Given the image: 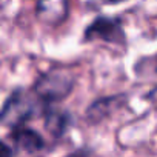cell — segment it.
Instances as JSON below:
<instances>
[{
  "label": "cell",
  "mask_w": 157,
  "mask_h": 157,
  "mask_svg": "<svg viewBox=\"0 0 157 157\" xmlns=\"http://www.w3.org/2000/svg\"><path fill=\"white\" fill-rule=\"evenodd\" d=\"M74 85V72L65 68H52L36 78L33 85V94L42 102H59L72 93Z\"/></svg>",
  "instance_id": "obj_1"
},
{
  "label": "cell",
  "mask_w": 157,
  "mask_h": 157,
  "mask_svg": "<svg viewBox=\"0 0 157 157\" xmlns=\"http://www.w3.org/2000/svg\"><path fill=\"white\" fill-rule=\"evenodd\" d=\"M37 99L39 97H34L20 88L14 90L3 103L2 116H0L2 123L13 129L23 126L25 122H28L37 114L39 109Z\"/></svg>",
  "instance_id": "obj_2"
},
{
  "label": "cell",
  "mask_w": 157,
  "mask_h": 157,
  "mask_svg": "<svg viewBox=\"0 0 157 157\" xmlns=\"http://www.w3.org/2000/svg\"><path fill=\"white\" fill-rule=\"evenodd\" d=\"M83 37L86 42L100 39L103 42L114 43V45H125V42H126L125 31H123L120 22L117 19L103 17V16L94 19L88 25V28L83 33Z\"/></svg>",
  "instance_id": "obj_3"
},
{
  "label": "cell",
  "mask_w": 157,
  "mask_h": 157,
  "mask_svg": "<svg viewBox=\"0 0 157 157\" xmlns=\"http://www.w3.org/2000/svg\"><path fill=\"white\" fill-rule=\"evenodd\" d=\"M126 103V96L125 94H117V96H109V97H100L94 100L85 113V119L91 123L96 125L106 117H109L114 111L122 108Z\"/></svg>",
  "instance_id": "obj_4"
},
{
  "label": "cell",
  "mask_w": 157,
  "mask_h": 157,
  "mask_svg": "<svg viewBox=\"0 0 157 157\" xmlns=\"http://www.w3.org/2000/svg\"><path fill=\"white\" fill-rule=\"evenodd\" d=\"M68 0H37L36 16L45 25H59L68 16Z\"/></svg>",
  "instance_id": "obj_5"
},
{
  "label": "cell",
  "mask_w": 157,
  "mask_h": 157,
  "mask_svg": "<svg viewBox=\"0 0 157 157\" xmlns=\"http://www.w3.org/2000/svg\"><path fill=\"white\" fill-rule=\"evenodd\" d=\"M11 139L14 140L16 146L25 152H37L40 149H43L45 146V140L43 137L33 128H26V126H19L14 128L11 131Z\"/></svg>",
  "instance_id": "obj_6"
},
{
  "label": "cell",
  "mask_w": 157,
  "mask_h": 157,
  "mask_svg": "<svg viewBox=\"0 0 157 157\" xmlns=\"http://www.w3.org/2000/svg\"><path fill=\"white\" fill-rule=\"evenodd\" d=\"M43 119H45L46 131L49 134H52L54 137L63 136L66 128H68V125H69V114L62 111V109L48 108V109H45Z\"/></svg>",
  "instance_id": "obj_7"
},
{
  "label": "cell",
  "mask_w": 157,
  "mask_h": 157,
  "mask_svg": "<svg viewBox=\"0 0 157 157\" xmlns=\"http://www.w3.org/2000/svg\"><path fill=\"white\" fill-rule=\"evenodd\" d=\"M14 152H13V148L6 143V142H2V148H0V157H13Z\"/></svg>",
  "instance_id": "obj_8"
},
{
  "label": "cell",
  "mask_w": 157,
  "mask_h": 157,
  "mask_svg": "<svg viewBox=\"0 0 157 157\" xmlns=\"http://www.w3.org/2000/svg\"><path fill=\"white\" fill-rule=\"evenodd\" d=\"M125 0H103L105 5H117V3H122Z\"/></svg>",
  "instance_id": "obj_9"
},
{
  "label": "cell",
  "mask_w": 157,
  "mask_h": 157,
  "mask_svg": "<svg viewBox=\"0 0 157 157\" xmlns=\"http://www.w3.org/2000/svg\"><path fill=\"white\" fill-rule=\"evenodd\" d=\"M155 72H157V57H155Z\"/></svg>",
  "instance_id": "obj_10"
}]
</instances>
